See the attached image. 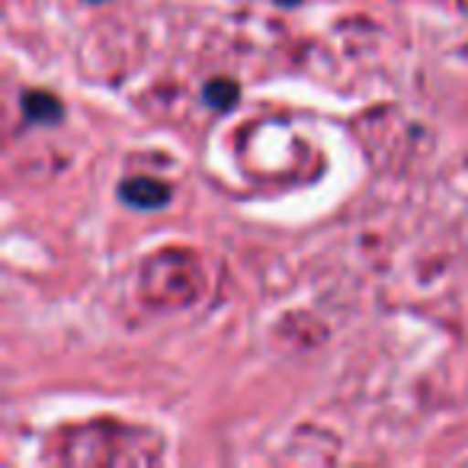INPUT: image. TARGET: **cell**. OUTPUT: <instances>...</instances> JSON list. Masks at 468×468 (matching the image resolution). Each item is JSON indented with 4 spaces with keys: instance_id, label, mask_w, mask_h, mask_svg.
Instances as JSON below:
<instances>
[{
    "instance_id": "obj_1",
    "label": "cell",
    "mask_w": 468,
    "mask_h": 468,
    "mask_svg": "<svg viewBox=\"0 0 468 468\" xmlns=\"http://www.w3.org/2000/svg\"><path fill=\"white\" fill-rule=\"evenodd\" d=\"M122 202H129L132 208H161L170 202V189L161 180H151V176H132L119 186Z\"/></svg>"
},
{
    "instance_id": "obj_2",
    "label": "cell",
    "mask_w": 468,
    "mask_h": 468,
    "mask_svg": "<svg viewBox=\"0 0 468 468\" xmlns=\"http://www.w3.org/2000/svg\"><path fill=\"white\" fill-rule=\"evenodd\" d=\"M23 116H27L29 122H58L61 103L52 93L29 90V93H23Z\"/></svg>"
},
{
    "instance_id": "obj_3",
    "label": "cell",
    "mask_w": 468,
    "mask_h": 468,
    "mask_svg": "<svg viewBox=\"0 0 468 468\" xmlns=\"http://www.w3.org/2000/svg\"><path fill=\"white\" fill-rule=\"evenodd\" d=\"M206 103L212 106V110H231L234 103H238V84L234 80H225V78H215L212 84H206Z\"/></svg>"
},
{
    "instance_id": "obj_4",
    "label": "cell",
    "mask_w": 468,
    "mask_h": 468,
    "mask_svg": "<svg viewBox=\"0 0 468 468\" xmlns=\"http://www.w3.org/2000/svg\"><path fill=\"white\" fill-rule=\"evenodd\" d=\"M282 4H286V7H292V4H299V0H282Z\"/></svg>"
},
{
    "instance_id": "obj_5",
    "label": "cell",
    "mask_w": 468,
    "mask_h": 468,
    "mask_svg": "<svg viewBox=\"0 0 468 468\" xmlns=\"http://www.w3.org/2000/svg\"><path fill=\"white\" fill-rule=\"evenodd\" d=\"M90 4H93V0H90Z\"/></svg>"
}]
</instances>
